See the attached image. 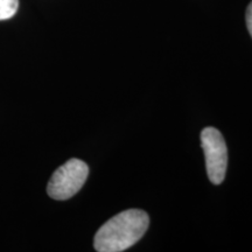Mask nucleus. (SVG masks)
I'll return each instance as SVG.
<instances>
[{"label": "nucleus", "mask_w": 252, "mask_h": 252, "mask_svg": "<svg viewBox=\"0 0 252 252\" xmlns=\"http://www.w3.org/2000/svg\"><path fill=\"white\" fill-rule=\"evenodd\" d=\"M150 224L144 210L128 209L113 216L94 235V247L98 252L127 250L143 237Z\"/></svg>", "instance_id": "f257e3e1"}, {"label": "nucleus", "mask_w": 252, "mask_h": 252, "mask_svg": "<svg viewBox=\"0 0 252 252\" xmlns=\"http://www.w3.org/2000/svg\"><path fill=\"white\" fill-rule=\"evenodd\" d=\"M89 175V167L80 159H70L54 172L47 186V193L59 201L68 200L80 191Z\"/></svg>", "instance_id": "f03ea898"}, {"label": "nucleus", "mask_w": 252, "mask_h": 252, "mask_svg": "<svg viewBox=\"0 0 252 252\" xmlns=\"http://www.w3.org/2000/svg\"><path fill=\"white\" fill-rule=\"evenodd\" d=\"M201 145L206 158V168L209 180L220 185L228 167V149L224 138L215 127H206L201 132Z\"/></svg>", "instance_id": "7ed1b4c3"}, {"label": "nucleus", "mask_w": 252, "mask_h": 252, "mask_svg": "<svg viewBox=\"0 0 252 252\" xmlns=\"http://www.w3.org/2000/svg\"><path fill=\"white\" fill-rule=\"evenodd\" d=\"M19 0H0V20H7L17 13Z\"/></svg>", "instance_id": "20e7f679"}, {"label": "nucleus", "mask_w": 252, "mask_h": 252, "mask_svg": "<svg viewBox=\"0 0 252 252\" xmlns=\"http://www.w3.org/2000/svg\"><path fill=\"white\" fill-rule=\"evenodd\" d=\"M247 26L249 30V33L252 37V1L250 2V5L248 6L247 9Z\"/></svg>", "instance_id": "39448f33"}]
</instances>
